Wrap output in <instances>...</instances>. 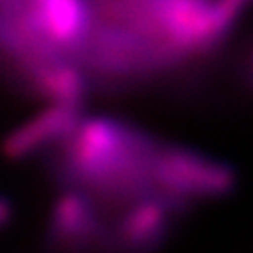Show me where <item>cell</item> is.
I'll return each instance as SVG.
<instances>
[{
  "instance_id": "cell-1",
  "label": "cell",
  "mask_w": 253,
  "mask_h": 253,
  "mask_svg": "<svg viewBox=\"0 0 253 253\" xmlns=\"http://www.w3.org/2000/svg\"><path fill=\"white\" fill-rule=\"evenodd\" d=\"M32 160L107 243L125 241L164 216L185 220L230 195L237 181L232 167L213 155L84 109L69 116Z\"/></svg>"
},
{
  "instance_id": "cell-2",
  "label": "cell",
  "mask_w": 253,
  "mask_h": 253,
  "mask_svg": "<svg viewBox=\"0 0 253 253\" xmlns=\"http://www.w3.org/2000/svg\"><path fill=\"white\" fill-rule=\"evenodd\" d=\"M250 0H88L79 67L90 88L126 90L192 71L239 28Z\"/></svg>"
},
{
  "instance_id": "cell-3",
  "label": "cell",
  "mask_w": 253,
  "mask_h": 253,
  "mask_svg": "<svg viewBox=\"0 0 253 253\" xmlns=\"http://www.w3.org/2000/svg\"><path fill=\"white\" fill-rule=\"evenodd\" d=\"M12 220V204L7 197L0 195V229L9 225Z\"/></svg>"
},
{
  "instance_id": "cell-4",
  "label": "cell",
  "mask_w": 253,
  "mask_h": 253,
  "mask_svg": "<svg viewBox=\"0 0 253 253\" xmlns=\"http://www.w3.org/2000/svg\"><path fill=\"white\" fill-rule=\"evenodd\" d=\"M5 5V0H0V12H2V9H4Z\"/></svg>"
}]
</instances>
